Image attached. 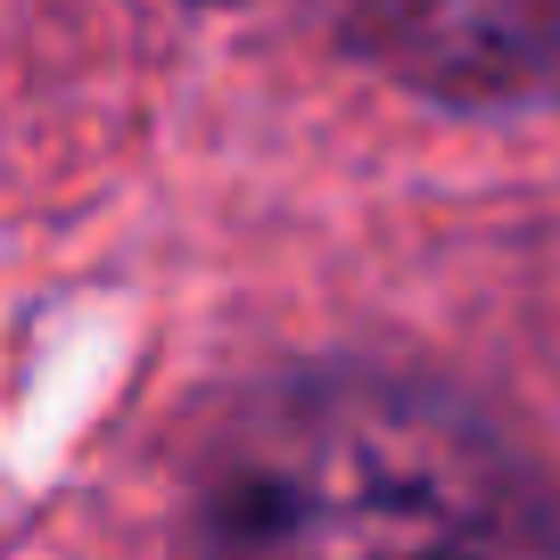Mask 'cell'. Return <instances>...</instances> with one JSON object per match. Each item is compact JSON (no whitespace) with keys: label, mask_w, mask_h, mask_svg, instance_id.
Instances as JSON below:
<instances>
[{"label":"cell","mask_w":560,"mask_h":560,"mask_svg":"<svg viewBox=\"0 0 560 560\" xmlns=\"http://www.w3.org/2000/svg\"><path fill=\"white\" fill-rule=\"evenodd\" d=\"M214 560H560L527 454L462 396L314 371L256 404L207 478Z\"/></svg>","instance_id":"obj_1"},{"label":"cell","mask_w":560,"mask_h":560,"mask_svg":"<svg viewBox=\"0 0 560 560\" xmlns=\"http://www.w3.org/2000/svg\"><path fill=\"white\" fill-rule=\"evenodd\" d=\"M363 42L420 91L503 100L560 67V0H354Z\"/></svg>","instance_id":"obj_2"}]
</instances>
